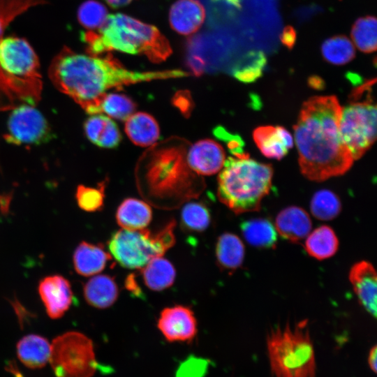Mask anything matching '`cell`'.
I'll return each mask as SVG.
<instances>
[{
    "label": "cell",
    "instance_id": "obj_1",
    "mask_svg": "<svg viewBox=\"0 0 377 377\" xmlns=\"http://www.w3.org/2000/svg\"><path fill=\"white\" fill-rule=\"evenodd\" d=\"M54 87L68 95L89 114H98L106 91L112 88L141 82L188 75L181 70L134 71L126 68L112 56L100 57L75 52L64 46L48 68Z\"/></svg>",
    "mask_w": 377,
    "mask_h": 377
},
{
    "label": "cell",
    "instance_id": "obj_2",
    "mask_svg": "<svg viewBox=\"0 0 377 377\" xmlns=\"http://www.w3.org/2000/svg\"><path fill=\"white\" fill-rule=\"evenodd\" d=\"M341 109L334 96L312 97L302 107L294 135L301 172L310 180L341 175L353 164L340 133Z\"/></svg>",
    "mask_w": 377,
    "mask_h": 377
},
{
    "label": "cell",
    "instance_id": "obj_3",
    "mask_svg": "<svg viewBox=\"0 0 377 377\" xmlns=\"http://www.w3.org/2000/svg\"><path fill=\"white\" fill-rule=\"evenodd\" d=\"M82 39L87 52L94 55L115 50L144 54L159 62L172 52L168 40L157 28L121 13L108 15L99 29L83 32Z\"/></svg>",
    "mask_w": 377,
    "mask_h": 377
},
{
    "label": "cell",
    "instance_id": "obj_4",
    "mask_svg": "<svg viewBox=\"0 0 377 377\" xmlns=\"http://www.w3.org/2000/svg\"><path fill=\"white\" fill-rule=\"evenodd\" d=\"M39 68L38 57L27 40L17 36L0 38V110L35 105L39 101Z\"/></svg>",
    "mask_w": 377,
    "mask_h": 377
},
{
    "label": "cell",
    "instance_id": "obj_5",
    "mask_svg": "<svg viewBox=\"0 0 377 377\" xmlns=\"http://www.w3.org/2000/svg\"><path fill=\"white\" fill-rule=\"evenodd\" d=\"M180 147H168L155 150L145 168L144 195L153 205L163 208L177 207L196 198L202 190L197 182Z\"/></svg>",
    "mask_w": 377,
    "mask_h": 377
},
{
    "label": "cell",
    "instance_id": "obj_6",
    "mask_svg": "<svg viewBox=\"0 0 377 377\" xmlns=\"http://www.w3.org/2000/svg\"><path fill=\"white\" fill-rule=\"evenodd\" d=\"M273 175L270 165L249 154L228 157L218 177L219 200L236 214L258 211L269 193Z\"/></svg>",
    "mask_w": 377,
    "mask_h": 377
},
{
    "label": "cell",
    "instance_id": "obj_7",
    "mask_svg": "<svg viewBox=\"0 0 377 377\" xmlns=\"http://www.w3.org/2000/svg\"><path fill=\"white\" fill-rule=\"evenodd\" d=\"M266 348L272 377H316L315 351L307 320L272 328Z\"/></svg>",
    "mask_w": 377,
    "mask_h": 377
},
{
    "label": "cell",
    "instance_id": "obj_8",
    "mask_svg": "<svg viewBox=\"0 0 377 377\" xmlns=\"http://www.w3.org/2000/svg\"><path fill=\"white\" fill-rule=\"evenodd\" d=\"M376 78L353 89L341 109L339 130L353 160L361 158L376 138V105L373 94Z\"/></svg>",
    "mask_w": 377,
    "mask_h": 377
},
{
    "label": "cell",
    "instance_id": "obj_9",
    "mask_svg": "<svg viewBox=\"0 0 377 377\" xmlns=\"http://www.w3.org/2000/svg\"><path fill=\"white\" fill-rule=\"evenodd\" d=\"M175 220L156 232L146 228L120 229L108 242L110 255L123 267L140 269L152 259L163 256L175 243Z\"/></svg>",
    "mask_w": 377,
    "mask_h": 377
},
{
    "label": "cell",
    "instance_id": "obj_10",
    "mask_svg": "<svg viewBox=\"0 0 377 377\" xmlns=\"http://www.w3.org/2000/svg\"><path fill=\"white\" fill-rule=\"evenodd\" d=\"M49 362L57 377H91L98 369L91 339L77 331L54 339Z\"/></svg>",
    "mask_w": 377,
    "mask_h": 377
},
{
    "label": "cell",
    "instance_id": "obj_11",
    "mask_svg": "<svg viewBox=\"0 0 377 377\" xmlns=\"http://www.w3.org/2000/svg\"><path fill=\"white\" fill-rule=\"evenodd\" d=\"M5 140L15 145H39L53 138L52 129L45 117L34 105L23 104L9 114Z\"/></svg>",
    "mask_w": 377,
    "mask_h": 377
},
{
    "label": "cell",
    "instance_id": "obj_12",
    "mask_svg": "<svg viewBox=\"0 0 377 377\" xmlns=\"http://www.w3.org/2000/svg\"><path fill=\"white\" fill-rule=\"evenodd\" d=\"M157 327L169 342H191L197 334V320L193 311L184 305L164 308Z\"/></svg>",
    "mask_w": 377,
    "mask_h": 377
},
{
    "label": "cell",
    "instance_id": "obj_13",
    "mask_svg": "<svg viewBox=\"0 0 377 377\" xmlns=\"http://www.w3.org/2000/svg\"><path fill=\"white\" fill-rule=\"evenodd\" d=\"M38 292L47 316L52 319L61 318L73 303L71 283L59 274L43 278L38 283Z\"/></svg>",
    "mask_w": 377,
    "mask_h": 377
},
{
    "label": "cell",
    "instance_id": "obj_14",
    "mask_svg": "<svg viewBox=\"0 0 377 377\" xmlns=\"http://www.w3.org/2000/svg\"><path fill=\"white\" fill-rule=\"evenodd\" d=\"M186 159L188 167L194 172L211 175L221 170L226 155L218 142L205 139L196 142L189 148Z\"/></svg>",
    "mask_w": 377,
    "mask_h": 377
},
{
    "label": "cell",
    "instance_id": "obj_15",
    "mask_svg": "<svg viewBox=\"0 0 377 377\" xmlns=\"http://www.w3.org/2000/svg\"><path fill=\"white\" fill-rule=\"evenodd\" d=\"M349 281L360 304L376 318L377 276L373 265L367 260L355 263L349 272Z\"/></svg>",
    "mask_w": 377,
    "mask_h": 377
},
{
    "label": "cell",
    "instance_id": "obj_16",
    "mask_svg": "<svg viewBox=\"0 0 377 377\" xmlns=\"http://www.w3.org/2000/svg\"><path fill=\"white\" fill-rule=\"evenodd\" d=\"M253 138L261 153L269 158L281 159L293 146L291 134L282 126L258 127L253 131Z\"/></svg>",
    "mask_w": 377,
    "mask_h": 377
},
{
    "label": "cell",
    "instance_id": "obj_17",
    "mask_svg": "<svg viewBox=\"0 0 377 377\" xmlns=\"http://www.w3.org/2000/svg\"><path fill=\"white\" fill-rule=\"evenodd\" d=\"M205 17V8L198 0H178L170 10V26L182 35L197 31L203 24Z\"/></svg>",
    "mask_w": 377,
    "mask_h": 377
},
{
    "label": "cell",
    "instance_id": "obj_18",
    "mask_svg": "<svg viewBox=\"0 0 377 377\" xmlns=\"http://www.w3.org/2000/svg\"><path fill=\"white\" fill-rule=\"evenodd\" d=\"M112 260V256L101 244L80 242L73 254L75 271L83 276H94L101 272Z\"/></svg>",
    "mask_w": 377,
    "mask_h": 377
},
{
    "label": "cell",
    "instance_id": "obj_19",
    "mask_svg": "<svg viewBox=\"0 0 377 377\" xmlns=\"http://www.w3.org/2000/svg\"><path fill=\"white\" fill-rule=\"evenodd\" d=\"M275 226L276 232L282 237L295 243L306 237L311 230L312 222L304 209L291 206L278 214Z\"/></svg>",
    "mask_w": 377,
    "mask_h": 377
},
{
    "label": "cell",
    "instance_id": "obj_20",
    "mask_svg": "<svg viewBox=\"0 0 377 377\" xmlns=\"http://www.w3.org/2000/svg\"><path fill=\"white\" fill-rule=\"evenodd\" d=\"M119 295L114 278L108 274H96L83 286V295L90 306L104 309L112 306Z\"/></svg>",
    "mask_w": 377,
    "mask_h": 377
},
{
    "label": "cell",
    "instance_id": "obj_21",
    "mask_svg": "<svg viewBox=\"0 0 377 377\" xmlns=\"http://www.w3.org/2000/svg\"><path fill=\"white\" fill-rule=\"evenodd\" d=\"M84 131L87 139L103 148H115L121 140L118 126L109 117L95 114L86 119Z\"/></svg>",
    "mask_w": 377,
    "mask_h": 377
},
{
    "label": "cell",
    "instance_id": "obj_22",
    "mask_svg": "<svg viewBox=\"0 0 377 377\" xmlns=\"http://www.w3.org/2000/svg\"><path fill=\"white\" fill-rule=\"evenodd\" d=\"M116 221L122 229L138 230L147 228L152 219V210L147 202L133 198L124 200L118 207Z\"/></svg>",
    "mask_w": 377,
    "mask_h": 377
},
{
    "label": "cell",
    "instance_id": "obj_23",
    "mask_svg": "<svg viewBox=\"0 0 377 377\" xmlns=\"http://www.w3.org/2000/svg\"><path fill=\"white\" fill-rule=\"evenodd\" d=\"M17 355L21 362L29 369H40L49 362L51 344L38 334H28L17 343Z\"/></svg>",
    "mask_w": 377,
    "mask_h": 377
},
{
    "label": "cell",
    "instance_id": "obj_24",
    "mask_svg": "<svg viewBox=\"0 0 377 377\" xmlns=\"http://www.w3.org/2000/svg\"><path fill=\"white\" fill-rule=\"evenodd\" d=\"M125 132L135 145L141 147L154 145L160 136L155 119L149 114L141 112L131 114L126 120Z\"/></svg>",
    "mask_w": 377,
    "mask_h": 377
},
{
    "label": "cell",
    "instance_id": "obj_25",
    "mask_svg": "<svg viewBox=\"0 0 377 377\" xmlns=\"http://www.w3.org/2000/svg\"><path fill=\"white\" fill-rule=\"evenodd\" d=\"M244 252L243 242L233 233L225 232L217 239L216 261L223 270L232 272L239 268L243 263Z\"/></svg>",
    "mask_w": 377,
    "mask_h": 377
},
{
    "label": "cell",
    "instance_id": "obj_26",
    "mask_svg": "<svg viewBox=\"0 0 377 377\" xmlns=\"http://www.w3.org/2000/svg\"><path fill=\"white\" fill-rule=\"evenodd\" d=\"M145 286L154 291H161L170 287L175 282L176 271L167 259L157 257L140 269Z\"/></svg>",
    "mask_w": 377,
    "mask_h": 377
},
{
    "label": "cell",
    "instance_id": "obj_27",
    "mask_svg": "<svg viewBox=\"0 0 377 377\" xmlns=\"http://www.w3.org/2000/svg\"><path fill=\"white\" fill-rule=\"evenodd\" d=\"M339 247L338 238L333 229L328 226H320L306 237L304 249L311 257L325 260L333 256Z\"/></svg>",
    "mask_w": 377,
    "mask_h": 377
},
{
    "label": "cell",
    "instance_id": "obj_28",
    "mask_svg": "<svg viewBox=\"0 0 377 377\" xmlns=\"http://www.w3.org/2000/svg\"><path fill=\"white\" fill-rule=\"evenodd\" d=\"M241 230L246 241L259 248L276 246L277 232L272 223L265 219L248 220L242 223Z\"/></svg>",
    "mask_w": 377,
    "mask_h": 377
},
{
    "label": "cell",
    "instance_id": "obj_29",
    "mask_svg": "<svg viewBox=\"0 0 377 377\" xmlns=\"http://www.w3.org/2000/svg\"><path fill=\"white\" fill-rule=\"evenodd\" d=\"M323 59L333 65L341 66L352 61L355 50L351 40L344 35H337L326 39L321 45Z\"/></svg>",
    "mask_w": 377,
    "mask_h": 377
},
{
    "label": "cell",
    "instance_id": "obj_30",
    "mask_svg": "<svg viewBox=\"0 0 377 377\" xmlns=\"http://www.w3.org/2000/svg\"><path fill=\"white\" fill-rule=\"evenodd\" d=\"M374 16L358 18L351 29V37L357 47L364 53H371L376 50L377 27Z\"/></svg>",
    "mask_w": 377,
    "mask_h": 377
},
{
    "label": "cell",
    "instance_id": "obj_31",
    "mask_svg": "<svg viewBox=\"0 0 377 377\" xmlns=\"http://www.w3.org/2000/svg\"><path fill=\"white\" fill-rule=\"evenodd\" d=\"M211 222L209 209L202 202H189L182 209L181 226L188 232L200 233L206 230Z\"/></svg>",
    "mask_w": 377,
    "mask_h": 377
},
{
    "label": "cell",
    "instance_id": "obj_32",
    "mask_svg": "<svg viewBox=\"0 0 377 377\" xmlns=\"http://www.w3.org/2000/svg\"><path fill=\"white\" fill-rule=\"evenodd\" d=\"M267 64L265 53L260 50L246 52L232 71L233 75L244 82H252L259 78Z\"/></svg>",
    "mask_w": 377,
    "mask_h": 377
},
{
    "label": "cell",
    "instance_id": "obj_33",
    "mask_svg": "<svg viewBox=\"0 0 377 377\" xmlns=\"http://www.w3.org/2000/svg\"><path fill=\"white\" fill-rule=\"evenodd\" d=\"M341 205L338 196L327 189L319 190L313 195L310 209L317 219L330 221L336 218L341 212Z\"/></svg>",
    "mask_w": 377,
    "mask_h": 377
},
{
    "label": "cell",
    "instance_id": "obj_34",
    "mask_svg": "<svg viewBox=\"0 0 377 377\" xmlns=\"http://www.w3.org/2000/svg\"><path fill=\"white\" fill-rule=\"evenodd\" d=\"M133 101L123 94H106L101 100L98 114L105 113L108 117L126 121L135 110Z\"/></svg>",
    "mask_w": 377,
    "mask_h": 377
},
{
    "label": "cell",
    "instance_id": "obj_35",
    "mask_svg": "<svg viewBox=\"0 0 377 377\" xmlns=\"http://www.w3.org/2000/svg\"><path fill=\"white\" fill-rule=\"evenodd\" d=\"M77 20L80 24L89 31L99 29L108 16L106 8L95 0H88L82 3L77 10Z\"/></svg>",
    "mask_w": 377,
    "mask_h": 377
},
{
    "label": "cell",
    "instance_id": "obj_36",
    "mask_svg": "<svg viewBox=\"0 0 377 377\" xmlns=\"http://www.w3.org/2000/svg\"><path fill=\"white\" fill-rule=\"evenodd\" d=\"M47 3L45 0H0V25L5 29L30 8Z\"/></svg>",
    "mask_w": 377,
    "mask_h": 377
},
{
    "label": "cell",
    "instance_id": "obj_37",
    "mask_svg": "<svg viewBox=\"0 0 377 377\" xmlns=\"http://www.w3.org/2000/svg\"><path fill=\"white\" fill-rule=\"evenodd\" d=\"M104 197L103 185L96 188L80 185L75 193L78 207L87 212L101 210L103 207Z\"/></svg>",
    "mask_w": 377,
    "mask_h": 377
},
{
    "label": "cell",
    "instance_id": "obj_38",
    "mask_svg": "<svg viewBox=\"0 0 377 377\" xmlns=\"http://www.w3.org/2000/svg\"><path fill=\"white\" fill-rule=\"evenodd\" d=\"M209 366V360L191 355L180 364L175 377H204Z\"/></svg>",
    "mask_w": 377,
    "mask_h": 377
},
{
    "label": "cell",
    "instance_id": "obj_39",
    "mask_svg": "<svg viewBox=\"0 0 377 377\" xmlns=\"http://www.w3.org/2000/svg\"><path fill=\"white\" fill-rule=\"evenodd\" d=\"M281 43L289 50H292L297 40V32L292 26H286L280 36Z\"/></svg>",
    "mask_w": 377,
    "mask_h": 377
},
{
    "label": "cell",
    "instance_id": "obj_40",
    "mask_svg": "<svg viewBox=\"0 0 377 377\" xmlns=\"http://www.w3.org/2000/svg\"><path fill=\"white\" fill-rule=\"evenodd\" d=\"M376 358H377V346L374 345L370 349V351L368 355L369 366L374 374H376V371H377Z\"/></svg>",
    "mask_w": 377,
    "mask_h": 377
},
{
    "label": "cell",
    "instance_id": "obj_41",
    "mask_svg": "<svg viewBox=\"0 0 377 377\" xmlns=\"http://www.w3.org/2000/svg\"><path fill=\"white\" fill-rule=\"evenodd\" d=\"M113 8H119L128 4L132 0H104Z\"/></svg>",
    "mask_w": 377,
    "mask_h": 377
},
{
    "label": "cell",
    "instance_id": "obj_42",
    "mask_svg": "<svg viewBox=\"0 0 377 377\" xmlns=\"http://www.w3.org/2000/svg\"><path fill=\"white\" fill-rule=\"evenodd\" d=\"M5 30L6 29H4L2 27H0V38L3 37V34Z\"/></svg>",
    "mask_w": 377,
    "mask_h": 377
}]
</instances>
